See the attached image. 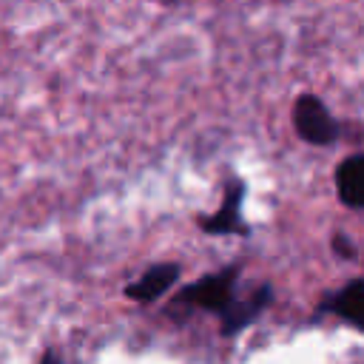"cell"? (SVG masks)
I'll use <instances>...</instances> for the list:
<instances>
[{"label":"cell","mask_w":364,"mask_h":364,"mask_svg":"<svg viewBox=\"0 0 364 364\" xmlns=\"http://www.w3.org/2000/svg\"><path fill=\"white\" fill-rule=\"evenodd\" d=\"M239 273H242V264H228L216 273L193 279L168 301L165 313L173 318H188L193 310H205V313H213L216 318H222L236 301Z\"/></svg>","instance_id":"cell-1"},{"label":"cell","mask_w":364,"mask_h":364,"mask_svg":"<svg viewBox=\"0 0 364 364\" xmlns=\"http://www.w3.org/2000/svg\"><path fill=\"white\" fill-rule=\"evenodd\" d=\"M290 122H293V131L299 134V139L307 145H316V148H330L341 136V122L333 117V111L316 94H299L293 100Z\"/></svg>","instance_id":"cell-2"},{"label":"cell","mask_w":364,"mask_h":364,"mask_svg":"<svg viewBox=\"0 0 364 364\" xmlns=\"http://www.w3.org/2000/svg\"><path fill=\"white\" fill-rule=\"evenodd\" d=\"M245 179L233 176L225 182L222 202L213 213L196 216V225L208 236H250V225L242 222V202H245Z\"/></svg>","instance_id":"cell-3"},{"label":"cell","mask_w":364,"mask_h":364,"mask_svg":"<svg viewBox=\"0 0 364 364\" xmlns=\"http://www.w3.org/2000/svg\"><path fill=\"white\" fill-rule=\"evenodd\" d=\"M182 276V264L176 262H156L151 264L142 276H136L134 282L125 284V299L136 301V304H151L159 296H165Z\"/></svg>","instance_id":"cell-4"},{"label":"cell","mask_w":364,"mask_h":364,"mask_svg":"<svg viewBox=\"0 0 364 364\" xmlns=\"http://www.w3.org/2000/svg\"><path fill=\"white\" fill-rule=\"evenodd\" d=\"M361 307H364V279L353 276L344 287L327 293L318 304H316V318L321 316H336L341 321H347L350 327H361Z\"/></svg>","instance_id":"cell-5"},{"label":"cell","mask_w":364,"mask_h":364,"mask_svg":"<svg viewBox=\"0 0 364 364\" xmlns=\"http://www.w3.org/2000/svg\"><path fill=\"white\" fill-rule=\"evenodd\" d=\"M270 301H273V287H270L267 282L259 284L256 290H250L247 296H236L233 307L219 318V330H222V336H225V338L239 336L245 327H250V324L270 307Z\"/></svg>","instance_id":"cell-6"},{"label":"cell","mask_w":364,"mask_h":364,"mask_svg":"<svg viewBox=\"0 0 364 364\" xmlns=\"http://www.w3.org/2000/svg\"><path fill=\"white\" fill-rule=\"evenodd\" d=\"M333 182H336V196L344 208H350V210L364 208V156L361 154L344 156L336 165Z\"/></svg>","instance_id":"cell-7"},{"label":"cell","mask_w":364,"mask_h":364,"mask_svg":"<svg viewBox=\"0 0 364 364\" xmlns=\"http://www.w3.org/2000/svg\"><path fill=\"white\" fill-rule=\"evenodd\" d=\"M330 245H333V253H336L341 262H355V259H358V245H355L344 230H336L333 239H330Z\"/></svg>","instance_id":"cell-8"},{"label":"cell","mask_w":364,"mask_h":364,"mask_svg":"<svg viewBox=\"0 0 364 364\" xmlns=\"http://www.w3.org/2000/svg\"><path fill=\"white\" fill-rule=\"evenodd\" d=\"M37 364H65V358L63 355H57L54 350H46L43 355H40V361Z\"/></svg>","instance_id":"cell-9"},{"label":"cell","mask_w":364,"mask_h":364,"mask_svg":"<svg viewBox=\"0 0 364 364\" xmlns=\"http://www.w3.org/2000/svg\"><path fill=\"white\" fill-rule=\"evenodd\" d=\"M159 3H165V6H176V3H182V0H159Z\"/></svg>","instance_id":"cell-10"}]
</instances>
